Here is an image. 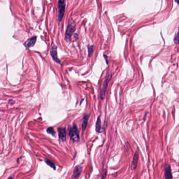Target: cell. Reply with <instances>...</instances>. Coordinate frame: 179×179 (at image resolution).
Segmentation results:
<instances>
[{"mask_svg":"<svg viewBox=\"0 0 179 179\" xmlns=\"http://www.w3.org/2000/svg\"><path fill=\"white\" fill-rule=\"evenodd\" d=\"M75 23L72 19H71L69 23L68 28L67 29L66 35H65V40L67 42H70L71 40L72 35L75 30Z\"/></svg>","mask_w":179,"mask_h":179,"instance_id":"obj_1","label":"cell"},{"mask_svg":"<svg viewBox=\"0 0 179 179\" xmlns=\"http://www.w3.org/2000/svg\"><path fill=\"white\" fill-rule=\"evenodd\" d=\"M111 74L110 71H108L107 75H106V78L104 81V83L103 85L102 89L100 92V98L102 99H103L105 97V95H106V91L108 88V84L110 82V80L111 79Z\"/></svg>","mask_w":179,"mask_h":179,"instance_id":"obj_2","label":"cell"},{"mask_svg":"<svg viewBox=\"0 0 179 179\" xmlns=\"http://www.w3.org/2000/svg\"><path fill=\"white\" fill-rule=\"evenodd\" d=\"M70 136L72 140L74 143H77L79 141V132L78 128L75 125L70 127L69 129Z\"/></svg>","mask_w":179,"mask_h":179,"instance_id":"obj_3","label":"cell"},{"mask_svg":"<svg viewBox=\"0 0 179 179\" xmlns=\"http://www.w3.org/2000/svg\"><path fill=\"white\" fill-rule=\"evenodd\" d=\"M59 14L58 20L59 22H61L62 21L64 15V12H65V7H66V3L64 1H59Z\"/></svg>","mask_w":179,"mask_h":179,"instance_id":"obj_4","label":"cell"},{"mask_svg":"<svg viewBox=\"0 0 179 179\" xmlns=\"http://www.w3.org/2000/svg\"><path fill=\"white\" fill-rule=\"evenodd\" d=\"M50 54L51 56L53 57V60H55L56 62L58 63V64H61V61L59 60L58 57V54H57V47L56 46H52L50 51Z\"/></svg>","mask_w":179,"mask_h":179,"instance_id":"obj_5","label":"cell"},{"mask_svg":"<svg viewBox=\"0 0 179 179\" xmlns=\"http://www.w3.org/2000/svg\"><path fill=\"white\" fill-rule=\"evenodd\" d=\"M138 159H139V154H138V152L136 151L135 154H134L133 159V160H132V165H131V169H132V170H135L137 168Z\"/></svg>","mask_w":179,"mask_h":179,"instance_id":"obj_6","label":"cell"},{"mask_svg":"<svg viewBox=\"0 0 179 179\" xmlns=\"http://www.w3.org/2000/svg\"><path fill=\"white\" fill-rule=\"evenodd\" d=\"M82 170V168L80 166H76L74 170V171H73V175H72V179H78L80 175V174L81 173Z\"/></svg>","mask_w":179,"mask_h":179,"instance_id":"obj_7","label":"cell"},{"mask_svg":"<svg viewBox=\"0 0 179 179\" xmlns=\"http://www.w3.org/2000/svg\"><path fill=\"white\" fill-rule=\"evenodd\" d=\"M37 37L36 36L33 37L31 39H28L25 43V45L27 48H30L31 47H33V46L34 45L35 43L36 42Z\"/></svg>","mask_w":179,"mask_h":179,"instance_id":"obj_8","label":"cell"},{"mask_svg":"<svg viewBox=\"0 0 179 179\" xmlns=\"http://www.w3.org/2000/svg\"><path fill=\"white\" fill-rule=\"evenodd\" d=\"M59 137L62 141H65L66 139V130L65 128H59L58 129Z\"/></svg>","mask_w":179,"mask_h":179,"instance_id":"obj_9","label":"cell"},{"mask_svg":"<svg viewBox=\"0 0 179 179\" xmlns=\"http://www.w3.org/2000/svg\"><path fill=\"white\" fill-rule=\"evenodd\" d=\"M165 174L166 179H172V173L170 165H168L166 166Z\"/></svg>","mask_w":179,"mask_h":179,"instance_id":"obj_10","label":"cell"},{"mask_svg":"<svg viewBox=\"0 0 179 179\" xmlns=\"http://www.w3.org/2000/svg\"><path fill=\"white\" fill-rule=\"evenodd\" d=\"M89 118V116L88 115L84 116V118L83 119L82 123V128L84 130L86 129L87 124H88V120Z\"/></svg>","mask_w":179,"mask_h":179,"instance_id":"obj_11","label":"cell"},{"mask_svg":"<svg viewBox=\"0 0 179 179\" xmlns=\"http://www.w3.org/2000/svg\"><path fill=\"white\" fill-rule=\"evenodd\" d=\"M100 129H101V121H100V117H99L96 124V131L97 132H100Z\"/></svg>","mask_w":179,"mask_h":179,"instance_id":"obj_12","label":"cell"},{"mask_svg":"<svg viewBox=\"0 0 179 179\" xmlns=\"http://www.w3.org/2000/svg\"><path fill=\"white\" fill-rule=\"evenodd\" d=\"M94 51V46H88V52H89V56H91Z\"/></svg>","mask_w":179,"mask_h":179,"instance_id":"obj_13","label":"cell"},{"mask_svg":"<svg viewBox=\"0 0 179 179\" xmlns=\"http://www.w3.org/2000/svg\"><path fill=\"white\" fill-rule=\"evenodd\" d=\"M45 162H46V163H47L49 166H50L52 168H53V169H56L55 164H54L52 161H50L49 160L46 159V160H45Z\"/></svg>","mask_w":179,"mask_h":179,"instance_id":"obj_14","label":"cell"},{"mask_svg":"<svg viewBox=\"0 0 179 179\" xmlns=\"http://www.w3.org/2000/svg\"><path fill=\"white\" fill-rule=\"evenodd\" d=\"M47 133L50 134L51 135H53V136H55V130L53 129V128H52V127H49V128H48L47 129Z\"/></svg>","mask_w":179,"mask_h":179,"instance_id":"obj_15","label":"cell"},{"mask_svg":"<svg viewBox=\"0 0 179 179\" xmlns=\"http://www.w3.org/2000/svg\"><path fill=\"white\" fill-rule=\"evenodd\" d=\"M174 41L176 44H179V26L178 28V31L174 38Z\"/></svg>","mask_w":179,"mask_h":179,"instance_id":"obj_16","label":"cell"},{"mask_svg":"<svg viewBox=\"0 0 179 179\" xmlns=\"http://www.w3.org/2000/svg\"><path fill=\"white\" fill-rule=\"evenodd\" d=\"M106 170H104L103 173L102 177V179H104V178L106 177Z\"/></svg>","mask_w":179,"mask_h":179,"instance_id":"obj_17","label":"cell"},{"mask_svg":"<svg viewBox=\"0 0 179 179\" xmlns=\"http://www.w3.org/2000/svg\"><path fill=\"white\" fill-rule=\"evenodd\" d=\"M104 57H105V60H106V63H107V64H108V57L106 56H104Z\"/></svg>","mask_w":179,"mask_h":179,"instance_id":"obj_18","label":"cell"},{"mask_svg":"<svg viewBox=\"0 0 179 179\" xmlns=\"http://www.w3.org/2000/svg\"><path fill=\"white\" fill-rule=\"evenodd\" d=\"M176 2H177V3L179 4V1H176Z\"/></svg>","mask_w":179,"mask_h":179,"instance_id":"obj_19","label":"cell"},{"mask_svg":"<svg viewBox=\"0 0 179 179\" xmlns=\"http://www.w3.org/2000/svg\"><path fill=\"white\" fill-rule=\"evenodd\" d=\"M9 179H13L12 177H9Z\"/></svg>","mask_w":179,"mask_h":179,"instance_id":"obj_20","label":"cell"}]
</instances>
